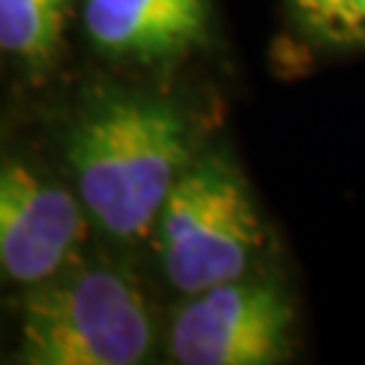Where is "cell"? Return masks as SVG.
<instances>
[{
  "instance_id": "obj_1",
  "label": "cell",
  "mask_w": 365,
  "mask_h": 365,
  "mask_svg": "<svg viewBox=\"0 0 365 365\" xmlns=\"http://www.w3.org/2000/svg\"><path fill=\"white\" fill-rule=\"evenodd\" d=\"M68 160L92 222L117 238H138L157 225L190 168V141L182 117L168 106L106 98L71 133Z\"/></svg>"
},
{
  "instance_id": "obj_2",
  "label": "cell",
  "mask_w": 365,
  "mask_h": 365,
  "mask_svg": "<svg viewBox=\"0 0 365 365\" xmlns=\"http://www.w3.org/2000/svg\"><path fill=\"white\" fill-rule=\"evenodd\" d=\"M152 346V317L128 276L90 268L33 284L22 306L27 365H135Z\"/></svg>"
},
{
  "instance_id": "obj_3",
  "label": "cell",
  "mask_w": 365,
  "mask_h": 365,
  "mask_svg": "<svg viewBox=\"0 0 365 365\" xmlns=\"http://www.w3.org/2000/svg\"><path fill=\"white\" fill-rule=\"evenodd\" d=\"M157 235L163 271L187 295L244 279L262 247V225L247 187L220 160L184 170L157 217Z\"/></svg>"
},
{
  "instance_id": "obj_4",
  "label": "cell",
  "mask_w": 365,
  "mask_h": 365,
  "mask_svg": "<svg viewBox=\"0 0 365 365\" xmlns=\"http://www.w3.org/2000/svg\"><path fill=\"white\" fill-rule=\"evenodd\" d=\"M289 330L284 289L235 279L192 295L173 322L170 349L184 365H268L287 354Z\"/></svg>"
},
{
  "instance_id": "obj_5",
  "label": "cell",
  "mask_w": 365,
  "mask_h": 365,
  "mask_svg": "<svg viewBox=\"0 0 365 365\" xmlns=\"http://www.w3.org/2000/svg\"><path fill=\"white\" fill-rule=\"evenodd\" d=\"M84 206L16 160H0V274L38 284L63 271L84 235Z\"/></svg>"
},
{
  "instance_id": "obj_6",
  "label": "cell",
  "mask_w": 365,
  "mask_h": 365,
  "mask_svg": "<svg viewBox=\"0 0 365 365\" xmlns=\"http://www.w3.org/2000/svg\"><path fill=\"white\" fill-rule=\"evenodd\" d=\"M209 0H84V27L108 57L170 63L209 38Z\"/></svg>"
},
{
  "instance_id": "obj_7",
  "label": "cell",
  "mask_w": 365,
  "mask_h": 365,
  "mask_svg": "<svg viewBox=\"0 0 365 365\" xmlns=\"http://www.w3.org/2000/svg\"><path fill=\"white\" fill-rule=\"evenodd\" d=\"M73 0H0V52L30 68L49 66Z\"/></svg>"
},
{
  "instance_id": "obj_8",
  "label": "cell",
  "mask_w": 365,
  "mask_h": 365,
  "mask_svg": "<svg viewBox=\"0 0 365 365\" xmlns=\"http://www.w3.org/2000/svg\"><path fill=\"white\" fill-rule=\"evenodd\" d=\"M298 19L333 46H365V0H289Z\"/></svg>"
}]
</instances>
